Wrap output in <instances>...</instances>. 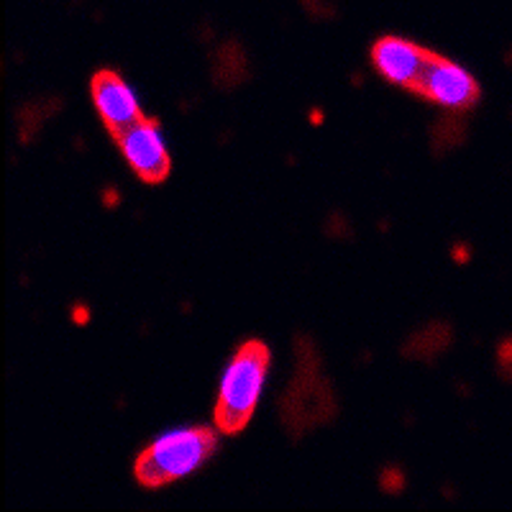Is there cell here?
I'll return each instance as SVG.
<instances>
[{"instance_id":"7c38bea8","label":"cell","mask_w":512,"mask_h":512,"mask_svg":"<svg viewBox=\"0 0 512 512\" xmlns=\"http://www.w3.org/2000/svg\"><path fill=\"white\" fill-rule=\"evenodd\" d=\"M497 364H500L502 372H505V369H512V338L502 341L500 349H497Z\"/></svg>"},{"instance_id":"7a4b0ae2","label":"cell","mask_w":512,"mask_h":512,"mask_svg":"<svg viewBox=\"0 0 512 512\" xmlns=\"http://www.w3.org/2000/svg\"><path fill=\"white\" fill-rule=\"evenodd\" d=\"M216 448V431H210L205 425L164 433L136 456V482L146 489H157L182 477H190L216 454Z\"/></svg>"},{"instance_id":"3957f363","label":"cell","mask_w":512,"mask_h":512,"mask_svg":"<svg viewBox=\"0 0 512 512\" xmlns=\"http://www.w3.org/2000/svg\"><path fill=\"white\" fill-rule=\"evenodd\" d=\"M269 372V346L262 341H246L239 351L231 356L226 372H223L221 387L213 418L216 428L226 436H236L249 425L254 415L262 387Z\"/></svg>"},{"instance_id":"9c48e42d","label":"cell","mask_w":512,"mask_h":512,"mask_svg":"<svg viewBox=\"0 0 512 512\" xmlns=\"http://www.w3.org/2000/svg\"><path fill=\"white\" fill-rule=\"evenodd\" d=\"M59 108H62V100L59 98L31 100L24 108H18V134H21V139L29 144V141L39 134V128L44 126V121L52 118Z\"/></svg>"},{"instance_id":"52a82bcc","label":"cell","mask_w":512,"mask_h":512,"mask_svg":"<svg viewBox=\"0 0 512 512\" xmlns=\"http://www.w3.org/2000/svg\"><path fill=\"white\" fill-rule=\"evenodd\" d=\"M431 49L420 47L415 41L400 39V36H382L372 44V64L374 70L392 85L415 90L428 62Z\"/></svg>"},{"instance_id":"5b68a950","label":"cell","mask_w":512,"mask_h":512,"mask_svg":"<svg viewBox=\"0 0 512 512\" xmlns=\"http://www.w3.org/2000/svg\"><path fill=\"white\" fill-rule=\"evenodd\" d=\"M121 149L128 167L146 185H159L169 177L172 159H169L167 144L159 134V123L154 118H141L134 126H128L118 136H113Z\"/></svg>"},{"instance_id":"4fadbf2b","label":"cell","mask_w":512,"mask_h":512,"mask_svg":"<svg viewBox=\"0 0 512 512\" xmlns=\"http://www.w3.org/2000/svg\"><path fill=\"white\" fill-rule=\"evenodd\" d=\"M72 320H75L77 326H85L90 320V310L88 305H75V313H72Z\"/></svg>"},{"instance_id":"8fae6325","label":"cell","mask_w":512,"mask_h":512,"mask_svg":"<svg viewBox=\"0 0 512 512\" xmlns=\"http://www.w3.org/2000/svg\"><path fill=\"white\" fill-rule=\"evenodd\" d=\"M379 484H382L384 492H392V495H397V492H402V487H405V474H402L397 466H390V469H384L382 472Z\"/></svg>"},{"instance_id":"ba28073f","label":"cell","mask_w":512,"mask_h":512,"mask_svg":"<svg viewBox=\"0 0 512 512\" xmlns=\"http://www.w3.org/2000/svg\"><path fill=\"white\" fill-rule=\"evenodd\" d=\"M451 338H454V333H451V328H448L446 323H431V326L415 331L413 336L405 341L402 354L413 356V359L428 361L436 354H441V351L451 344Z\"/></svg>"},{"instance_id":"277c9868","label":"cell","mask_w":512,"mask_h":512,"mask_svg":"<svg viewBox=\"0 0 512 512\" xmlns=\"http://www.w3.org/2000/svg\"><path fill=\"white\" fill-rule=\"evenodd\" d=\"M413 93L441 105V108H448V111H469L477 105L482 90L472 72H466L454 59L431 52Z\"/></svg>"},{"instance_id":"8992f818","label":"cell","mask_w":512,"mask_h":512,"mask_svg":"<svg viewBox=\"0 0 512 512\" xmlns=\"http://www.w3.org/2000/svg\"><path fill=\"white\" fill-rule=\"evenodd\" d=\"M90 95H93L95 111L103 118L105 128L111 131V136H118L128 126H134L136 121L144 118L134 90L128 88V82L118 72H95L93 80H90Z\"/></svg>"},{"instance_id":"6da1fadb","label":"cell","mask_w":512,"mask_h":512,"mask_svg":"<svg viewBox=\"0 0 512 512\" xmlns=\"http://www.w3.org/2000/svg\"><path fill=\"white\" fill-rule=\"evenodd\" d=\"M297 367L290 387L280 400L282 423L292 438L315 431L318 425H326L336 418V395H333L331 379L323 374L320 354L313 338L300 336L295 344Z\"/></svg>"},{"instance_id":"30bf717a","label":"cell","mask_w":512,"mask_h":512,"mask_svg":"<svg viewBox=\"0 0 512 512\" xmlns=\"http://www.w3.org/2000/svg\"><path fill=\"white\" fill-rule=\"evenodd\" d=\"M233 47H236V44H226V47H221V52H218V57H216V67H213V75H216V82L221 85V88H233V85H239L241 80L233 75V70H236V67H239V70H246L244 49L239 52V57L233 59L231 57Z\"/></svg>"},{"instance_id":"5bb4252c","label":"cell","mask_w":512,"mask_h":512,"mask_svg":"<svg viewBox=\"0 0 512 512\" xmlns=\"http://www.w3.org/2000/svg\"><path fill=\"white\" fill-rule=\"evenodd\" d=\"M469 256H472V251L466 249L464 244H456V246H454V259H456V262H459V264L469 262Z\"/></svg>"}]
</instances>
